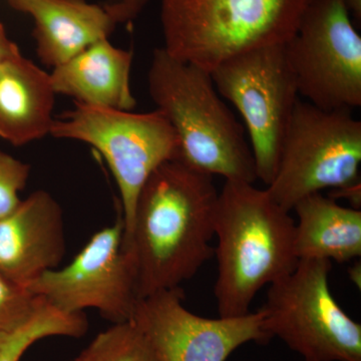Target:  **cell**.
<instances>
[{"instance_id": "cell-8", "label": "cell", "mask_w": 361, "mask_h": 361, "mask_svg": "<svg viewBox=\"0 0 361 361\" xmlns=\"http://www.w3.org/2000/svg\"><path fill=\"white\" fill-rule=\"evenodd\" d=\"M348 0H308L284 49L299 96L326 111L361 106V37Z\"/></svg>"}, {"instance_id": "cell-1", "label": "cell", "mask_w": 361, "mask_h": 361, "mask_svg": "<svg viewBox=\"0 0 361 361\" xmlns=\"http://www.w3.org/2000/svg\"><path fill=\"white\" fill-rule=\"evenodd\" d=\"M218 196L212 176L177 160L165 161L149 176L123 238L140 299L180 287L212 257Z\"/></svg>"}, {"instance_id": "cell-4", "label": "cell", "mask_w": 361, "mask_h": 361, "mask_svg": "<svg viewBox=\"0 0 361 361\" xmlns=\"http://www.w3.org/2000/svg\"><path fill=\"white\" fill-rule=\"evenodd\" d=\"M308 0H161L163 49L211 73L226 59L291 39Z\"/></svg>"}, {"instance_id": "cell-9", "label": "cell", "mask_w": 361, "mask_h": 361, "mask_svg": "<svg viewBox=\"0 0 361 361\" xmlns=\"http://www.w3.org/2000/svg\"><path fill=\"white\" fill-rule=\"evenodd\" d=\"M210 73L220 96L243 118L257 179L268 186L276 172L287 126L299 99L284 44L242 52Z\"/></svg>"}, {"instance_id": "cell-18", "label": "cell", "mask_w": 361, "mask_h": 361, "mask_svg": "<svg viewBox=\"0 0 361 361\" xmlns=\"http://www.w3.org/2000/svg\"><path fill=\"white\" fill-rule=\"evenodd\" d=\"M71 361H159L151 344L132 322L114 323Z\"/></svg>"}, {"instance_id": "cell-16", "label": "cell", "mask_w": 361, "mask_h": 361, "mask_svg": "<svg viewBox=\"0 0 361 361\" xmlns=\"http://www.w3.org/2000/svg\"><path fill=\"white\" fill-rule=\"evenodd\" d=\"M294 247L298 260L345 263L361 256V211L339 205L322 193L310 195L293 208Z\"/></svg>"}, {"instance_id": "cell-3", "label": "cell", "mask_w": 361, "mask_h": 361, "mask_svg": "<svg viewBox=\"0 0 361 361\" xmlns=\"http://www.w3.org/2000/svg\"><path fill=\"white\" fill-rule=\"evenodd\" d=\"M149 97L179 141L176 160L226 180H257L245 129L221 99L209 71L156 49L148 71Z\"/></svg>"}, {"instance_id": "cell-19", "label": "cell", "mask_w": 361, "mask_h": 361, "mask_svg": "<svg viewBox=\"0 0 361 361\" xmlns=\"http://www.w3.org/2000/svg\"><path fill=\"white\" fill-rule=\"evenodd\" d=\"M44 302L25 286L0 274V331H8L27 322Z\"/></svg>"}, {"instance_id": "cell-21", "label": "cell", "mask_w": 361, "mask_h": 361, "mask_svg": "<svg viewBox=\"0 0 361 361\" xmlns=\"http://www.w3.org/2000/svg\"><path fill=\"white\" fill-rule=\"evenodd\" d=\"M20 54V47L9 39L6 27L0 23V68Z\"/></svg>"}, {"instance_id": "cell-17", "label": "cell", "mask_w": 361, "mask_h": 361, "mask_svg": "<svg viewBox=\"0 0 361 361\" xmlns=\"http://www.w3.org/2000/svg\"><path fill=\"white\" fill-rule=\"evenodd\" d=\"M89 323L84 313H66L42 303L27 322L8 331H0V361H20L35 342L51 336L78 338L85 336Z\"/></svg>"}, {"instance_id": "cell-5", "label": "cell", "mask_w": 361, "mask_h": 361, "mask_svg": "<svg viewBox=\"0 0 361 361\" xmlns=\"http://www.w3.org/2000/svg\"><path fill=\"white\" fill-rule=\"evenodd\" d=\"M361 122L351 111L297 101L274 177L266 190L291 212L298 202L334 189L360 209Z\"/></svg>"}, {"instance_id": "cell-10", "label": "cell", "mask_w": 361, "mask_h": 361, "mask_svg": "<svg viewBox=\"0 0 361 361\" xmlns=\"http://www.w3.org/2000/svg\"><path fill=\"white\" fill-rule=\"evenodd\" d=\"M122 217L97 232L70 264L47 271L26 288L66 313L94 308L113 323L132 320L140 301Z\"/></svg>"}, {"instance_id": "cell-11", "label": "cell", "mask_w": 361, "mask_h": 361, "mask_svg": "<svg viewBox=\"0 0 361 361\" xmlns=\"http://www.w3.org/2000/svg\"><path fill=\"white\" fill-rule=\"evenodd\" d=\"M180 287L140 299L130 322L159 361H226L249 342H267L260 311L238 317L206 318L185 307Z\"/></svg>"}, {"instance_id": "cell-13", "label": "cell", "mask_w": 361, "mask_h": 361, "mask_svg": "<svg viewBox=\"0 0 361 361\" xmlns=\"http://www.w3.org/2000/svg\"><path fill=\"white\" fill-rule=\"evenodd\" d=\"M65 254L63 210L47 192H33L0 219V274L16 283L59 267Z\"/></svg>"}, {"instance_id": "cell-22", "label": "cell", "mask_w": 361, "mask_h": 361, "mask_svg": "<svg viewBox=\"0 0 361 361\" xmlns=\"http://www.w3.org/2000/svg\"><path fill=\"white\" fill-rule=\"evenodd\" d=\"M350 13L353 14L356 20L361 18V0H348Z\"/></svg>"}, {"instance_id": "cell-12", "label": "cell", "mask_w": 361, "mask_h": 361, "mask_svg": "<svg viewBox=\"0 0 361 361\" xmlns=\"http://www.w3.org/2000/svg\"><path fill=\"white\" fill-rule=\"evenodd\" d=\"M148 1L121 0L110 6L85 0H8V4L32 18L37 56L54 68L109 39L116 25L135 18Z\"/></svg>"}, {"instance_id": "cell-15", "label": "cell", "mask_w": 361, "mask_h": 361, "mask_svg": "<svg viewBox=\"0 0 361 361\" xmlns=\"http://www.w3.org/2000/svg\"><path fill=\"white\" fill-rule=\"evenodd\" d=\"M56 92L51 75L23 54L0 68V137L16 147L51 134Z\"/></svg>"}, {"instance_id": "cell-6", "label": "cell", "mask_w": 361, "mask_h": 361, "mask_svg": "<svg viewBox=\"0 0 361 361\" xmlns=\"http://www.w3.org/2000/svg\"><path fill=\"white\" fill-rule=\"evenodd\" d=\"M332 262L299 260L289 274L269 285L259 310L266 332L304 361H361V325L334 298Z\"/></svg>"}, {"instance_id": "cell-2", "label": "cell", "mask_w": 361, "mask_h": 361, "mask_svg": "<svg viewBox=\"0 0 361 361\" xmlns=\"http://www.w3.org/2000/svg\"><path fill=\"white\" fill-rule=\"evenodd\" d=\"M295 220L252 183L226 180L218 196L214 286L220 317L250 313L261 289L294 270Z\"/></svg>"}, {"instance_id": "cell-20", "label": "cell", "mask_w": 361, "mask_h": 361, "mask_svg": "<svg viewBox=\"0 0 361 361\" xmlns=\"http://www.w3.org/2000/svg\"><path fill=\"white\" fill-rule=\"evenodd\" d=\"M30 166L0 149V219L20 205V192L27 185Z\"/></svg>"}, {"instance_id": "cell-14", "label": "cell", "mask_w": 361, "mask_h": 361, "mask_svg": "<svg viewBox=\"0 0 361 361\" xmlns=\"http://www.w3.org/2000/svg\"><path fill=\"white\" fill-rule=\"evenodd\" d=\"M132 51L118 49L109 39L90 45L49 73L56 94L94 108L133 111L137 102L130 87Z\"/></svg>"}, {"instance_id": "cell-7", "label": "cell", "mask_w": 361, "mask_h": 361, "mask_svg": "<svg viewBox=\"0 0 361 361\" xmlns=\"http://www.w3.org/2000/svg\"><path fill=\"white\" fill-rule=\"evenodd\" d=\"M49 135L85 142L104 157L120 191L123 238L132 228L145 183L161 164L176 160L179 152L175 130L157 109L137 114L75 104L54 120Z\"/></svg>"}]
</instances>
